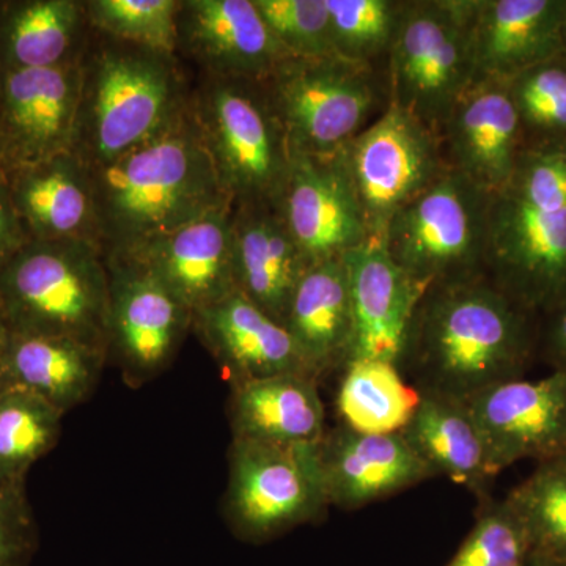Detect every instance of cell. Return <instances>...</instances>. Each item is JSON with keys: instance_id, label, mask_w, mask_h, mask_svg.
Returning a JSON list of instances; mask_svg holds the SVG:
<instances>
[{"instance_id": "1", "label": "cell", "mask_w": 566, "mask_h": 566, "mask_svg": "<svg viewBox=\"0 0 566 566\" xmlns=\"http://www.w3.org/2000/svg\"><path fill=\"white\" fill-rule=\"evenodd\" d=\"M535 348L531 312L483 274L424 290L398 368L420 394L468 401L524 378Z\"/></svg>"}, {"instance_id": "2", "label": "cell", "mask_w": 566, "mask_h": 566, "mask_svg": "<svg viewBox=\"0 0 566 566\" xmlns=\"http://www.w3.org/2000/svg\"><path fill=\"white\" fill-rule=\"evenodd\" d=\"M91 177L98 243L106 256L128 255L207 212L232 205L222 191L191 103L156 139L109 166L92 169Z\"/></svg>"}, {"instance_id": "3", "label": "cell", "mask_w": 566, "mask_h": 566, "mask_svg": "<svg viewBox=\"0 0 566 566\" xmlns=\"http://www.w3.org/2000/svg\"><path fill=\"white\" fill-rule=\"evenodd\" d=\"M93 33L82 55L71 150L91 170L109 166L166 132L188 109L192 91L177 54Z\"/></svg>"}, {"instance_id": "4", "label": "cell", "mask_w": 566, "mask_h": 566, "mask_svg": "<svg viewBox=\"0 0 566 566\" xmlns=\"http://www.w3.org/2000/svg\"><path fill=\"white\" fill-rule=\"evenodd\" d=\"M10 334L69 337L107 349L109 273L99 244L31 240L0 270Z\"/></svg>"}, {"instance_id": "5", "label": "cell", "mask_w": 566, "mask_h": 566, "mask_svg": "<svg viewBox=\"0 0 566 566\" xmlns=\"http://www.w3.org/2000/svg\"><path fill=\"white\" fill-rule=\"evenodd\" d=\"M191 109L233 207L277 203L293 155L264 81L202 74Z\"/></svg>"}, {"instance_id": "6", "label": "cell", "mask_w": 566, "mask_h": 566, "mask_svg": "<svg viewBox=\"0 0 566 566\" xmlns=\"http://www.w3.org/2000/svg\"><path fill=\"white\" fill-rule=\"evenodd\" d=\"M268 95L292 153L340 155L389 104L376 66L326 57H286L268 80Z\"/></svg>"}, {"instance_id": "7", "label": "cell", "mask_w": 566, "mask_h": 566, "mask_svg": "<svg viewBox=\"0 0 566 566\" xmlns=\"http://www.w3.org/2000/svg\"><path fill=\"white\" fill-rule=\"evenodd\" d=\"M385 61L389 103L439 136L474 82L468 0H405Z\"/></svg>"}, {"instance_id": "8", "label": "cell", "mask_w": 566, "mask_h": 566, "mask_svg": "<svg viewBox=\"0 0 566 566\" xmlns=\"http://www.w3.org/2000/svg\"><path fill=\"white\" fill-rule=\"evenodd\" d=\"M490 203L491 192L447 169L394 216L381 243L424 290L483 275Z\"/></svg>"}, {"instance_id": "9", "label": "cell", "mask_w": 566, "mask_h": 566, "mask_svg": "<svg viewBox=\"0 0 566 566\" xmlns=\"http://www.w3.org/2000/svg\"><path fill=\"white\" fill-rule=\"evenodd\" d=\"M318 444L277 446L232 439L226 517L238 538L270 542L323 516L329 504Z\"/></svg>"}, {"instance_id": "10", "label": "cell", "mask_w": 566, "mask_h": 566, "mask_svg": "<svg viewBox=\"0 0 566 566\" xmlns=\"http://www.w3.org/2000/svg\"><path fill=\"white\" fill-rule=\"evenodd\" d=\"M340 158L376 241L401 208L449 169L438 134L390 103L346 145Z\"/></svg>"}, {"instance_id": "11", "label": "cell", "mask_w": 566, "mask_h": 566, "mask_svg": "<svg viewBox=\"0 0 566 566\" xmlns=\"http://www.w3.org/2000/svg\"><path fill=\"white\" fill-rule=\"evenodd\" d=\"M485 275L532 315L566 297V208L528 203L509 186L491 193Z\"/></svg>"}, {"instance_id": "12", "label": "cell", "mask_w": 566, "mask_h": 566, "mask_svg": "<svg viewBox=\"0 0 566 566\" xmlns=\"http://www.w3.org/2000/svg\"><path fill=\"white\" fill-rule=\"evenodd\" d=\"M109 273L107 357L129 386L166 371L189 331L193 314L142 264L106 256Z\"/></svg>"}, {"instance_id": "13", "label": "cell", "mask_w": 566, "mask_h": 566, "mask_svg": "<svg viewBox=\"0 0 566 566\" xmlns=\"http://www.w3.org/2000/svg\"><path fill=\"white\" fill-rule=\"evenodd\" d=\"M464 403L494 479L523 460L538 464L566 457V371L501 382Z\"/></svg>"}, {"instance_id": "14", "label": "cell", "mask_w": 566, "mask_h": 566, "mask_svg": "<svg viewBox=\"0 0 566 566\" xmlns=\"http://www.w3.org/2000/svg\"><path fill=\"white\" fill-rule=\"evenodd\" d=\"M81 88L82 57L52 69L0 70V159L7 174L73 150Z\"/></svg>"}, {"instance_id": "15", "label": "cell", "mask_w": 566, "mask_h": 566, "mask_svg": "<svg viewBox=\"0 0 566 566\" xmlns=\"http://www.w3.org/2000/svg\"><path fill=\"white\" fill-rule=\"evenodd\" d=\"M292 155L279 207L305 262L340 259L368 243L370 233L340 155Z\"/></svg>"}, {"instance_id": "16", "label": "cell", "mask_w": 566, "mask_h": 566, "mask_svg": "<svg viewBox=\"0 0 566 566\" xmlns=\"http://www.w3.org/2000/svg\"><path fill=\"white\" fill-rule=\"evenodd\" d=\"M202 74L264 81L292 57L253 0H181L178 48Z\"/></svg>"}, {"instance_id": "17", "label": "cell", "mask_w": 566, "mask_h": 566, "mask_svg": "<svg viewBox=\"0 0 566 566\" xmlns=\"http://www.w3.org/2000/svg\"><path fill=\"white\" fill-rule=\"evenodd\" d=\"M142 264L192 314L237 292L233 205L207 212L128 255Z\"/></svg>"}, {"instance_id": "18", "label": "cell", "mask_w": 566, "mask_h": 566, "mask_svg": "<svg viewBox=\"0 0 566 566\" xmlns=\"http://www.w3.org/2000/svg\"><path fill=\"white\" fill-rule=\"evenodd\" d=\"M474 81H510L564 54L565 0H468Z\"/></svg>"}, {"instance_id": "19", "label": "cell", "mask_w": 566, "mask_h": 566, "mask_svg": "<svg viewBox=\"0 0 566 566\" xmlns=\"http://www.w3.org/2000/svg\"><path fill=\"white\" fill-rule=\"evenodd\" d=\"M447 167L494 193L524 148L520 115L505 81L479 80L464 92L439 134Z\"/></svg>"}, {"instance_id": "20", "label": "cell", "mask_w": 566, "mask_h": 566, "mask_svg": "<svg viewBox=\"0 0 566 566\" xmlns=\"http://www.w3.org/2000/svg\"><path fill=\"white\" fill-rule=\"evenodd\" d=\"M318 452L327 504L338 509H360L433 476L401 433H359L340 423Z\"/></svg>"}, {"instance_id": "21", "label": "cell", "mask_w": 566, "mask_h": 566, "mask_svg": "<svg viewBox=\"0 0 566 566\" xmlns=\"http://www.w3.org/2000/svg\"><path fill=\"white\" fill-rule=\"evenodd\" d=\"M344 260L354 322L349 360L379 359L398 365L423 286L390 259L381 241L370 240L346 253Z\"/></svg>"}, {"instance_id": "22", "label": "cell", "mask_w": 566, "mask_h": 566, "mask_svg": "<svg viewBox=\"0 0 566 566\" xmlns=\"http://www.w3.org/2000/svg\"><path fill=\"white\" fill-rule=\"evenodd\" d=\"M192 331L232 386L279 375L311 376L285 326L241 293L193 314Z\"/></svg>"}, {"instance_id": "23", "label": "cell", "mask_w": 566, "mask_h": 566, "mask_svg": "<svg viewBox=\"0 0 566 566\" xmlns=\"http://www.w3.org/2000/svg\"><path fill=\"white\" fill-rule=\"evenodd\" d=\"M233 266L237 292L283 324L311 264L293 240L279 202L233 207Z\"/></svg>"}, {"instance_id": "24", "label": "cell", "mask_w": 566, "mask_h": 566, "mask_svg": "<svg viewBox=\"0 0 566 566\" xmlns=\"http://www.w3.org/2000/svg\"><path fill=\"white\" fill-rule=\"evenodd\" d=\"M7 188L31 240L99 244L91 170L73 153L11 170Z\"/></svg>"}, {"instance_id": "25", "label": "cell", "mask_w": 566, "mask_h": 566, "mask_svg": "<svg viewBox=\"0 0 566 566\" xmlns=\"http://www.w3.org/2000/svg\"><path fill=\"white\" fill-rule=\"evenodd\" d=\"M283 326L316 381L345 367L352 357L354 322L344 256L305 270Z\"/></svg>"}, {"instance_id": "26", "label": "cell", "mask_w": 566, "mask_h": 566, "mask_svg": "<svg viewBox=\"0 0 566 566\" xmlns=\"http://www.w3.org/2000/svg\"><path fill=\"white\" fill-rule=\"evenodd\" d=\"M229 419L233 439L266 444H318L327 431L318 381L307 375H279L233 385Z\"/></svg>"}, {"instance_id": "27", "label": "cell", "mask_w": 566, "mask_h": 566, "mask_svg": "<svg viewBox=\"0 0 566 566\" xmlns=\"http://www.w3.org/2000/svg\"><path fill=\"white\" fill-rule=\"evenodd\" d=\"M107 349L69 337L10 334L0 356L11 386L39 395L66 415L98 386Z\"/></svg>"}, {"instance_id": "28", "label": "cell", "mask_w": 566, "mask_h": 566, "mask_svg": "<svg viewBox=\"0 0 566 566\" xmlns=\"http://www.w3.org/2000/svg\"><path fill=\"white\" fill-rule=\"evenodd\" d=\"M92 28L82 0H0V70L80 61Z\"/></svg>"}, {"instance_id": "29", "label": "cell", "mask_w": 566, "mask_h": 566, "mask_svg": "<svg viewBox=\"0 0 566 566\" xmlns=\"http://www.w3.org/2000/svg\"><path fill=\"white\" fill-rule=\"evenodd\" d=\"M400 433L433 476H449L486 501L494 476L464 401L420 394L419 406Z\"/></svg>"}, {"instance_id": "30", "label": "cell", "mask_w": 566, "mask_h": 566, "mask_svg": "<svg viewBox=\"0 0 566 566\" xmlns=\"http://www.w3.org/2000/svg\"><path fill=\"white\" fill-rule=\"evenodd\" d=\"M337 412L340 423L359 433H400L415 415L420 392L406 381L397 364L354 359L342 368Z\"/></svg>"}, {"instance_id": "31", "label": "cell", "mask_w": 566, "mask_h": 566, "mask_svg": "<svg viewBox=\"0 0 566 566\" xmlns=\"http://www.w3.org/2000/svg\"><path fill=\"white\" fill-rule=\"evenodd\" d=\"M63 416L20 386L0 394V482L25 483L32 465L57 446Z\"/></svg>"}, {"instance_id": "32", "label": "cell", "mask_w": 566, "mask_h": 566, "mask_svg": "<svg viewBox=\"0 0 566 566\" xmlns=\"http://www.w3.org/2000/svg\"><path fill=\"white\" fill-rule=\"evenodd\" d=\"M505 501L520 517L532 554L566 562V457L536 464Z\"/></svg>"}, {"instance_id": "33", "label": "cell", "mask_w": 566, "mask_h": 566, "mask_svg": "<svg viewBox=\"0 0 566 566\" xmlns=\"http://www.w3.org/2000/svg\"><path fill=\"white\" fill-rule=\"evenodd\" d=\"M93 31L147 50L177 54L181 0H87Z\"/></svg>"}, {"instance_id": "34", "label": "cell", "mask_w": 566, "mask_h": 566, "mask_svg": "<svg viewBox=\"0 0 566 566\" xmlns=\"http://www.w3.org/2000/svg\"><path fill=\"white\" fill-rule=\"evenodd\" d=\"M334 55L376 66L385 61L405 0H326Z\"/></svg>"}, {"instance_id": "35", "label": "cell", "mask_w": 566, "mask_h": 566, "mask_svg": "<svg viewBox=\"0 0 566 566\" xmlns=\"http://www.w3.org/2000/svg\"><path fill=\"white\" fill-rule=\"evenodd\" d=\"M532 546L506 501H483L475 526L447 566H528Z\"/></svg>"}, {"instance_id": "36", "label": "cell", "mask_w": 566, "mask_h": 566, "mask_svg": "<svg viewBox=\"0 0 566 566\" xmlns=\"http://www.w3.org/2000/svg\"><path fill=\"white\" fill-rule=\"evenodd\" d=\"M506 82L524 134L554 139L566 134V59L524 71Z\"/></svg>"}, {"instance_id": "37", "label": "cell", "mask_w": 566, "mask_h": 566, "mask_svg": "<svg viewBox=\"0 0 566 566\" xmlns=\"http://www.w3.org/2000/svg\"><path fill=\"white\" fill-rule=\"evenodd\" d=\"M274 39L292 57L334 55L326 0H253Z\"/></svg>"}, {"instance_id": "38", "label": "cell", "mask_w": 566, "mask_h": 566, "mask_svg": "<svg viewBox=\"0 0 566 566\" xmlns=\"http://www.w3.org/2000/svg\"><path fill=\"white\" fill-rule=\"evenodd\" d=\"M39 527L25 483L0 482V566H31Z\"/></svg>"}, {"instance_id": "39", "label": "cell", "mask_w": 566, "mask_h": 566, "mask_svg": "<svg viewBox=\"0 0 566 566\" xmlns=\"http://www.w3.org/2000/svg\"><path fill=\"white\" fill-rule=\"evenodd\" d=\"M31 241L24 223L14 210L7 180L0 182V270Z\"/></svg>"}, {"instance_id": "40", "label": "cell", "mask_w": 566, "mask_h": 566, "mask_svg": "<svg viewBox=\"0 0 566 566\" xmlns=\"http://www.w3.org/2000/svg\"><path fill=\"white\" fill-rule=\"evenodd\" d=\"M546 327L536 348L553 370L566 371V297L546 314Z\"/></svg>"}, {"instance_id": "41", "label": "cell", "mask_w": 566, "mask_h": 566, "mask_svg": "<svg viewBox=\"0 0 566 566\" xmlns=\"http://www.w3.org/2000/svg\"><path fill=\"white\" fill-rule=\"evenodd\" d=\"M10 340V327L7 324L6 316H3L2 308H0V356H2L3 349Z\"/></svg>"}, {"instance_id": "42", "label": "cell", "mask_w": 566, "mask_h": 566, "mask_svg": "<svg viewBox=\"0 0 566 566\" xmlns=\"http://www.w3.org/2000/svg\"><path fill=\"white\" fill-rule=\"evenodd\" d=\"M528 566H566V562L553 560V558L535 556V554H532L531 564H528Z\"/></svg>"}, {"instance_id": "43", "label": "cell", "mask_w": 566, "mask_h": 566, "mask_svg": "<svg viewBox=\"0 0 566 566\" xmlns=\"http://www.w3.org/2000/svg\"><path fill=\"white\" fill-rule=\"evenodd\" d=\"M9 378H7L6 370H3L2 364H0V394L3 392V390L7 389V387H10Z\"/></svg>"}, {"instance_id": "44", "label": "cell", "mask_w": 566, "mask_h": 566, "mask_svg": "<svg viewBox=\"0 0 566 566\" xmlns=\"http://www.w3.org/2000/svg\"><path fill=\"white\" fill-rule=\"evenodd\" d=\"M6 180H7L6 166H3L2 159H0V182H3Z\"/></svg>"}, {"instance_id": "45", "label": "cell", "mask_w": 566, "mask_h": 566, "mask_svg": "<svg viewBox=\"0 0 566 566\" xmlns=\"http://www.w3.org/2000/svg\"><path fill=\"white\" fill-rule=\"evenodd\" d=\"M564 55L566 59V28H565V36H564Z\"/></svg>"}]
</instances>
